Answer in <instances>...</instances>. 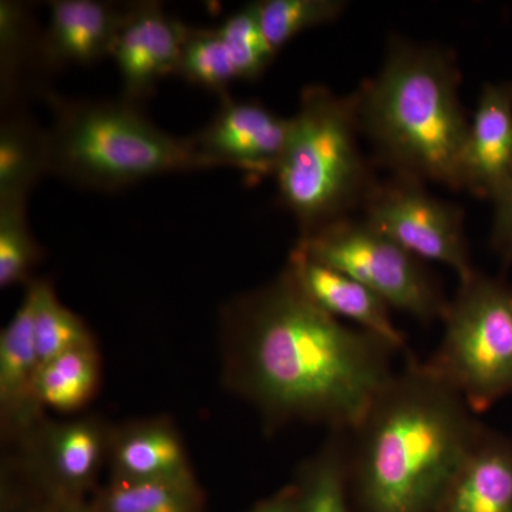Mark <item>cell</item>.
I'll list each match as a JSON object with an SVG mask.
<instances>
[{
    "label": "cell",
    "instance_id": "5b68a950",
    "mask_svg": "<svg viewBox=\"0 0 512 512\" xmlns=\"http://www.w3.org/2000/svg\"><path fill=\"white\" fill-rule=\"evenodd\" d=\"M291 121L274 177L282 207L298 222L299 237H305L362 207L377 180L357 144L352 94L306 86Z\"/></svg>",
    "mask_w": 512,
    "mask_h": 512
},
{
    "label": "cell",
    "instance_id": "f546056e",
    "mask_svg": "<svg viewBox=\"0 0 512 512\" xmlns=\"http://www.w3.org/2000/svg\"><path fill=\"white\" fill-rule=\"evenodd\" d=\"M20 512H94L89 501H43Z\"/></svg>",
    "mask_w": 512,
    "mask_h": 512
},
{
    "label": "cell",
    "instance_id": "8992f818",
    "mask_svg": "<svg viewBox=\"0 0 512 512\" xmlns=\"http://www.w3.org/2000/svg\"><path fill=\"white\" fill-rule=\"evenodd\" d=\"M443 320V342L426 366L474 413L487 412L512 394V288L474 271L460 279Z\"/></svg>",
    "mask_w": 512,
    "mask_h": 512
},
{
    "label": "cell",
    "instance_id": "d4e9b609",
    "mask_svg": "<svg viewBox=\"0 0 512 512\" xmlns=\"http://www.w3.org/2000/svg\"><path fill=\"white\" fill-rule=\"evenodd\" d=\"M262 30L278 55L296 36L338 20L348 3L342 0H264L258 2Z\"/></svg>",
    "mask_w": 512,
    "mask_h": 512
},
{
    "label": "cell",
    "instance_id": "7c38bea8",
    "mask_svg": "<svg viewBox=\"0 0 512 512\" xmlns=\"http://www.w3.org/2000/svg\"><path fill=\"white\" fill-rule=\"evenodd\" d=\"M511 175L512 83H487L461 151L457 188L494 201Z\"/></svg>",
    "mask_w": 512,
    "mask_h": 512
},
{
    "label": "cell",
    "instance_id": "f1b7e54d",
    "mask_svg": "<svg viewBox=\"0 0 512 512\" xmlns=\"http://www.w3.org/2000/svg\"><path fill=\"white\" fill-rule=\"evenodd\" d=\"M247 512H302L301 493L295 481L256 503Z\"/></svg>",
    "mask_w": 512,
    "mask_h": 512
},
{
    "label": "cell",
    "instance_id": "e0dca14e",
    "mask_svg": "<svg viewBox=\"0 0 512 512\" xmlns=\"http://www.w3.org/2000/svg\"><path fill=\"white\" fill-rule=\"evenodd\" d=\"M434 512H512V443L485 429Z\"/></svg>",
    "mask_w": 512,
    "mask_h": 512
},
{
    "label": "cell",
    "instance_id": "3957f363",
    "mask_svg": "<svg viewBox=\"0 0 512 512\" xmlns=\"http://www.w3.org/2000/svg\"><path fill=\"white\" fill-rule=\"evenodd\" d=\"M456 60L440 46L393 37L376 76L352 93L357 126L397 177L458 190L470 119Z\"/></svg>",
    "mask_w": 512,
    "mask_h": 512
},
{
    "label": "cell",
    "instance_id": "44dd1931",
    "mask_svg": "<svg viewBox=\"0 0 512 512\" xmlns=\"http://www.w3.org/2000/svg\"><path fill=\"white\" fill-rule=\"evenodd\" d=\"M94 512H204L197 478L170 481L107 480L89 500Z\"/></svg>",
    "mask_w": 512,
    "mask_h": 512
},
{
    "label": "cell",
    "instance_id": "6da1fadb",
    "mask_svg": "<svg viewBox=\"0 0 512 512\" xmlns=\"http://www.w3.org/2000/svg\"><path fill=\"white\" fill-rule=\"evenodd\" d=\"M220 318L222 380L268 430L301 421L349 433L396 373L393 346L320 311L286 266Z\"/></svg>",
    "mask_w": 512,
    "mask_h": 512
},
{
    "label": "cell",
    "instance_id": "d6986e66",
    "mask_svg": "<svg viewBox=\"0 0 512 512\" xmlns=\"http://www.w3.org/2000/svg\"><path fill=\"white\" fill-rule=\"evenodd\" d=\"M42 36L28 5L0 2V96L6 109L18 107L29 73H43Z\"/></svg>",
    "mask_w": 512,
    "mask_h": 512
},
{
    "label": "cell",
    "instance_id": "cb8c5ba5",
    "mask_svg": "<svg viewBox=\"0 0 512 512\" xmlns=\"http://www.w3.org/2000/svg\"><path fill=\"white\" fill-rule=\"evenodd\" d=\"M28 200H0V288L26 285L42 258L28 220Z\"/></svg>",
    "mask_w": 512,
    "mask_h": 512
},
{
    "label": "cell",
    "instance_id": "2e32d148",
    "mask_svg": "<svg viewBox=\"0 0 512 512\" xmlns=\"http://www.w3.org/2000/svg\"><path fill=\"white\" fill-rule=\"evenodd\" d=\"M111 480L170 481L194 478L180 430L168 417H150L117 424L111 429Z\"/></svg>",
    "mask_w": 512,
    "mask_h": 512
},
{
    "label": "cell",
    "instance_id": "9a60e30c",
    "mask_svg": "<svg viewBox=\"0 0 512 512\" xmlns=\"http://www.w3.org/2000/svg\"><path fill=\"white\" fill-rule=\"evenodd\" d=\"M296 284L316 306L335 319H348L360 329L383 339L394 349L406 350V339L390 318V306L355 278L322 264L299 248L286 262Z\"/></svg>",
    "mask_w": 512,
    "mask_h": 512
},
{
    "label": "cell",
    "instance_id": "ac0fdd59",
    "mask_svg": "<svg viewBox=\"0 0 512 512\" xmlns=\"http://www.w3.org/2000/svg\"><path fill=\"white\" fill-rule=\"evenodd\" d=\"M45 175H49L47 131L19 107L6 110L0 126V200H28Z\"/></svg>",
    "mask_w": 512,
    "mask_h": 512
},
{
    "label": "cell",
    "instance_id": "277c9868",
    "mask_svg": "<svg viewBox=\"0 0 512 512\" xmlns=\"http://www.w3.org/2000/svg\"><path fill=\"white\" fill-rule=\"evenodd\" d=\"M45 97L53 117L46 130L49 175L110 192L161 174L215 168L191 137L165 133L136 104Z\"/></svg>",
    "mask_w": 512,
    "mask_h": 512
},
{
    "label": "cell",
    "instance_id": "30bf717a",
    "mask_svg": "<svg viewBox=\"0 0 512 512\" xmlns=\"http://www.w3.org/2000/svg\"><path fill=\"white\" fill-rule=\"evenodd\" d=\"M291 119L278 116L258 101L234 100L225 94L210 123L192 138L215 167H234L256 177H274L284 157Z\"/></svg>",
    "mask_w": 512,
    "mask_h": 512
},
{
    "label": "cell",
    "instance_id": "4316f807",
    "mask_svg": "<svg viewBox=\"0 0 512 512\" xmlns=\"http://www.w3.org/2000/svg\"><path fill=\"white\" fill-rule=\"evenodd\" d=\"M217 29L234 64L238 80L254 82L278 56L269 46L262 30L258 2L242 6Z\"/></svg>",
    "mask_w": 512,
    "mask_h": 512
},
{
    "label": "cell",
    "instance_id": "ffe728a7",
    "mask_svg": "<svg viewBox=\"0 0 512 512\" xmlns=\"http://www.w3.org/2000/svg\"><path fill=\"white\" fill-rule=\"evenodd\" d=\"M100 383L101 357L97 343H93L42 363L37 376V396L45 410L79 413L92 403Z\"/></svg>",
    "mask_w": 512,
    "mask_h": 512
},
{
    "label": "cell",
    "instance_id": "5bb4252c",
    "mask_svg": "<svg viewBox=\"0 0 512 512\" xmlns=\"http://www.w3.org/2000/svg\"><path fill=\"white\" fill-rule=\"evenodd\" d=\"M40 359L33 336V309L28 292L18 311L0 332V439L18 443L43 419L37 396Z\"/></svg>",
    "mask_w": 512,
    "mask_h": 512
},
{
    "label": "cell",
    "instance_id": "9c48e42d",
    "mask_svg": "<svg viewBox=\"0 0 512 512\" xmlns=\"http://www.w3.org/2000/svg\"><path fill=\"white\" fill-rule=\"evenodd\" d=\"M362 208L363 220L420 261L450 266L460 279L476 271L468 252L463 210L434 197L424 183L397 175L377 181Z\"/></svg>",
    "mask_w": 512,
    "mask_h": 512
},
{
    "label": "cell",
    "instance_id": "7402d4cb",
    "mask_svg": "<svg viewBox=\"0 0 512 512\" xmlns=\"http://www.w3.org/2000/svg\"><path fill=\"white\" fill-rule=\"evenodd\" d=\"M26 292L32 301L33 336L40 365L69 350L97 343L86 322L60 302L50 281L33 279Z\"/></svg>",
    "mask_w": 512,
    "mask_h": 512
},
{
    "label": "cell",
    "instance_id": "83f0119b",
    "mask_svg": "<svg viewBox=\"0 0 512 512\" xmlns=\"http://www.w3.org/2000/svg\"><path fill=\"white\" fill-rule=\"evenodd\" d=\"M490 244L505 264H512V175L495 197Z\"/></svg>",
    "mask_w": 512,
    "mask_h": 512
},
{
    "label": "cell",
    "instance_id": "603a6c76",
    "mask_svg": "<svg viewBox=\"0 0 512 512\" xmlns=\"http://www.w3.org/2000/svg\"><path fill=\"white\" fill-rule=\"evenodd\" d=\"M343 440V433H336L335 439L299 467L295 483L301 493L302 512H352Z\"/></svg>",
    "mask_w": 512,
    "mask_h": 512
},
{
    "label": "cell",
    "instance_id": "7a4b0ae2",
    "mask_svg": "<svg viewBox=\"0 0 512 512\" xmlns=\"http://www.w3.org/2000/svg\"><path fill=\"white\" fill-rule=\"evenodd\" d=\"M484 431L453 387L410 359L349 431L346 473L357 511H436Z\"/></svg>",
    "mask_w": 512,
    "mask_h": 512
},
{
    "label": "cell",
    "instance_id": "8fae6325",
    "mask_svg": "<svg viewBox=\"0 0 512 512\" xmlns=\"http://www.w3.org/2000/svg\"><path fill=\"white\" fill-rule=\"evenodd\" d=\"M188 29L161 3H130L111 55L119 69L120 99L140 107L153 96L160 80L177 74Z\"/></svg>",
    "mask_w": 512,
    "mask_h": 512
},
{
    "label": "cell",
    "instance_id": "4fadbf2b",
    "mask_svg": "<svg viewBox=\"0 0 512 512\" xmlns=\"http://www.w3.org/2000/svg\"><path fill=\"white\" fill-rule=\"evenodd\" d=\"M42 36L43 73L69 64L87 66L113 55L130 3L53 0Z\"/></svg>",
    "mask_w": 512,
    "mask_h": 512
},
{
    "label": "cell",
    "instance_id": "484cf974",
    "mask_svg": "<svg viewBox=\"0 0 512 512\" xmlns=\"http://www.w3.org/2000/svg\"><path fill=\"white\" fill-rule=\"evenodd\" d=\"M175 76L221 97L227 94L229 84L238 77L217 28L188 29Z\"/></svg>",
    "mask_w": 512,
    "mask_h": 512
},
{
    "label": "cell",
    "instance_id": "52a82bcc",
    "mask_svg": "<svg viewBox=\"0 0 512 512\" xmlns=\"http://www.w3.org/2000/svg\"><path fill=\"white\" fill-rule=\"evenodd\" d=\"M111 429L99 416L40 421L6 447L0 512H20L43 501H89L107 468Z\"/></svg>",
    "mask_w": 512,
    "mask_h": 512
},
{
    "label": "cell",
    "instance_id": "ba28073f",
    "mask_svg": "<svg viewBox=\"0 0 512 512\" xmlns=\"http://www.w3.org/2000/svg\"><path fill=\"white\" fill-rule=\"evenodd\" d=\"M306 255L345 272L379 295L390 308L424 323L443 319L448 302L419 258L363 218H342L299 237Z\"/></svg>",
    "mask_w": 512,
    "mask_h": 512
}]
</instances>
